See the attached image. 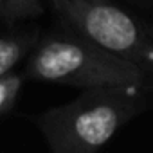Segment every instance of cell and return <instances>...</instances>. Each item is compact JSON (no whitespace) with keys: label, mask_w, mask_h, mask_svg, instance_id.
Returning a JSON list of instances; mask_svg holds the SVG:
<instances>
[{"label":"cell","mask_w":153,"mask_h":153,"mask_svg":"<svg viewBox=\"0 0 153 153\" xmlns=\"http://www.w3.org/2000/svg\"><path fill=\"white\" fill-rule=\"evenodd\" d=\"M31 42L33 40L20 36H0V76L11 72V68L29 49Z\"/></svg>","instance_id":"5"},{"label":"cell","mask_w":153,"mask_h":153,"mask_svg":"<svg viewBox=\"0 0 153 153\" xmlns=\"http://www.w3.org/2000/svg\"><path fill=\"white\" fill-rule=\"evenodd\" d=\"M27 76L45 83L76 88H99L126 83L149 85L153 72L117 52L103 49L78 34L51 36L34 49Z\"/></svg>","instance_id":"2"},{"label":"cell","mask_w":153,"mask_h":153,"mask_svg":"<svg viewBox=\"0 0 153 153\" xmlns=\"http://www.w3.org/2000/svg\"><path fill=\"white\" fill-rule=\"evenodd\" d=\"M43 0H0V20L15 24L43 15Z\"/></svg>","instance_id":"4"},{"label":"cell","mask_w":153,"mask_h":153,"mask_svg":"<svg viewBox=\"0 0 153 153\" xmlns=\"http://www.w3.org/2000/svg\"><path fill=\"white\" fill-rule=\"evenodd\" d=\"M128 2L140 6V7H153V0H128Z\"/></svg>","instance_id":"8"},{"label":"cell","mask_w":153,"mask_h":153,"mask_svg":"<svg viewBox=\"0 0 153 153\" xmlns=\"http://www.w3.org/2000/svg\"><path fill=\"white\" fill-rule=\"evenodd\" d=\"M20 88H22V78L16 74H4V76H0V115H4L7 114L18 94H20Z\"/></svg>","instance_id":"6"},{"label":"cell","mask_w":153,"mask_h":153,"mask_svg":"<svg viewBox=\"0 0 153 153\" xmlns=\"http://www.w3.org/2000/svg\"><path fill=\"white\" fill-rule=\"evenodd\" d=\"M65 27L103 49L133 59L149 40L146 27L110 0H47Z\"/></svg>","instance_id":"3"},{"label":"cell","mask_w":153,"mask_h":153,"mask_svg":"<svg viewBox=\"0 0 153 153\" xmlns=\"http://www.w3.org/2000/svg\"><path fill=\"white\" fill-rule=\"evenodd\" d=\"M146 33H148V36H149V38H151V40H153V24H151V25H148V27H146Z\"/></svg>","instance_id":"9"},{"label":"cell","mask_w":153,"mask_h":153,"mask_svg":"<svg viewBox=\"0 0 153 153\" xmlns=\"http://www.w3.org/2000/svg\"><path fill=\"white\" fill-rule=\"evenodd\" d=\"M153 90L146 83L85 88L74 101L34 117L54 153H92L151 106Z\"/></svg>","instance_id":"1"},{"label":"cell","mask_w":153,"mask_h":153,"mask_svg":"<svg viewBox=\"0 0 153 153\" xmlns=\"http://www.w3.org/2000/svg\"><path fill=\"white\" fill-rule=\"evenodd\" d=\"M133 61L142 65L144 68H148L149 72H153V40L149 38L133 56Z\"/></svg>","instance_id":"7"}]
</instances>
